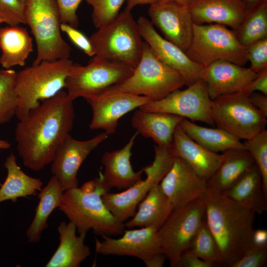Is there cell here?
Listing matches in <instances>:
<instances>
[{"mask_svg":"<svg viewBox=\"0 0 267 267\" xmlns=\"http://www.w3.org/2000/svg\"><path fill=\"white\" fill-rule=\"evenodd\" d=\"M73 101L61 90L19 120L15 139L25 167L40 171L51 163L57 148L73 128Z\"/></svg>","mask_w":267,"mask_h":267,"instance_id":"1","label":"cell"},{"mask_svg":"<svg viewBox=\"0 0 267 267\" xmlns=\"http://www.w3.org/2000/svg\"><path fill=\"white\" fill-rule=\"evenodd\" d=\"M201 198L206 223L219 249L220 267H232L252 246L255 213L209 187Z\"/></svg>","mask_w":267,"mask_h":267,"instance_id":"2","label":"cell"},{"mask_svg":"<svg viewBox=\"0 0 267 267\" xmlns=\"http://www.w3.org/2000/svg\"><path fill=\"white\" fill-rule=\"evenodd\" d=\"M109 191L99 172L94 179L64 191L58 209L75 225L79 233L92 230L101 236L120 235L125 229L124 223L115 218L102 198Z\"/></svg>","mask_w":267,"mask_h":267,"instance_id":"3","label":"cell"},{"mask_svg":"<svg viewBox=\"0 0 267 267\" xmlns=\"http://www.w3.org/2000/svg\"><path fill=\"white\" fill-rule=\"evenodd\" d=\"M73 63L69 58L43 61L17 73L15 91L18 106L15 116L18 120L65 88Z\"/></svg>","mask_w":267,"mask_h":267,"instance_id":"4","label":"cell"},{"mask_svg":"<svg viewBox=\"0 0 267 267\" xmlns=\"http://www.w3.org/2000/svg\"><path fill=\"white\" fill-rule=\"evenodd\" d=\"M90 37L93 57L125 64L134 69L142 54L144 42L131 11L125 9Z\"/></svg>","mask_w":267,"mask_h":267,"instance_id":"5","label":"cell"},{"mask_svg":"<svg viewBox=\"0 0 267 267\" xmlns=\"http://www.w3.org/2000/svg\"><path fill=\"white\" fill-rule=\"evenodd\" d=\"M25 21L36 44V56L32 64L69 58L71 47L61 35V21L55 0H28Z\"/></svg>","mask_w":267,"mask_h":267,"instance_id":"6","label":"cell"},{"mask_svg":"<svg viewBox=\"0 0 267 267\" xmlns=\"http://www.w3.org/2000/svg\"><path fill=\"white\" fill-rule=\"evenodd\" d=\"M184 85L185 81L181 75L161 61L144 42L141 57L131 75L106 90L145 96L154 100Z\"/></svg>","mask_w":267,"mask_h":267,"instance_id":"7","label":"cell"},{"mask_svg":"<svg viewBox=\"0 0 267 267\" xmlns=\"http://www.w3.org/2000/svg\"><path fill=\"white\" fill-rule=\"evenodd\" d=\"M185 53L204 67L221 60L241 66L248 61L246 47L240 43L235 32L218 24L194 23L192 38Z\"/></svg>","mask_w":267,"mask_h":267,"instance_id":"8","label":"cell"},{"mask_svg":"<svg viewBox=\"0 0 267 267\" xmlns=\"http://www.w3.org/2000/svg\"><path fill=\"white\" fill-rule=\"evenodd\" d=\"M155 157L151 164L144 167V179L137 182L119 193L106 192L102 198L107 209L121 222L124 223L134 214L137 205L150 189L160 183L170 169L176 157L171 145L154 146Z\"/></svg>","mask_w":267,"mask_h":267,"instance_id":"9","label":"cell"},{"mask_svg":"<svg viewBox=\"0 0 267 267\" xmlns=\"http://www.w3.org/2000/svg\"><path fill=\"white\" fill-rule=\"evenodd\" d=\"M133 70L121 63L92 57L86 65L73 64L66 80V92L73 100L86 99L122 82Z\"/></svg>","mask_w":267,"mask_h":267,"instance_id":"10","label":"cell"},{"mask_svg":"<svg viewBox=\"0 0 267 267\" xmlns=\"http://www.w3.org/2000/svg\"><path fill=\"white\" fill-rule=\"evenodd\" d=\"M211 115L214 125L239 140H247L265 129L267 120L240 92L212 100Z\"/></svg>","mask_w":267,"mask_h":267,"instance_id":"11","label":"cell"},{"mask_svg":"<svg viewBox=\"0 0 267 267\" xmlns=\"http://www.w3.org/2000/svg\"><path fill=\"white\" fill-rule=\"evenodd\" d=\"M205 218L204 203L199 198L174 208L157 230L162 250L175 267L181 254L187 250Z\"/></svg>","mask_w":267,"mask_h":267,"instance_id":"12","label":"cell"},{"mask_svg":"<svg viewBox=\"0 0 267 267\" xmlns=\"http://www.w3.org/2000/svg\"><path fill=\"white\" fill-rule=\"evenodd\" d=\"M212 102L206 85L201 79L184 89H176L166 96L152 100L139 108L147 111L174 114L191 121L213 125Z\"/></svg>","mask_w":267,"mask_h":267,"instance_id":"13","label":"cell"},{"mask_svg":"<svg viewBox=\"0 0 267 267\" xmlns=\"http://www.w3.org/2000/svg\"><path fill=\"white\" fill-rule=\"evenodd\" d=\"M86 100L92 111L89 128L103 130L109 135L116 132L119 120L123 116L153 100L145 96L109 90Z\"/></svg>","mask_w":267,"mask_h":267,"instance_id":"14","label":"cell"},{"mask_svg":"<svg viewBox=\"0 0 267 267\" xmlns=\"http://www.w3.org/2000/svg\"><path fill=\"white\" fill-rule=\"evenodd\" d=\"M108 134L105 132L92 138L80 140L69 134L57 148L51 162V172L64 191L78 186L79 170L87 157L104 141Z\"/></svg>","mask_w":267,"mask_h":267,"instance_id":"15","label":"cell"},{"mask_svg":"<svg viewBox=\"0 0 267 267\" xmlns=\"http://www.w3.org/2000/svg\"><path fill=\"white\" fill-rule=\"evenodd\" d=\"M136 22L142 39L161 61L181 75L185 85L189 86L202 79L203 66L193 61L185 52L162 37L146 17H139Z\"/></svg>","mask_w":267,"mask_h":267,"instance_id":"16","label":"cell"},{"mask_svg":"<svg viewBox=\"0 0 267 267\" xmlns=\"http://www.w3.org/2000/svg\"><path fill=\"white\" fill-rule=\"evenodd\" d=\"M148 15L164 38L186 51L192 38L194 24L188 7L173 0H162L150 4Z\"/></svg>","mask_w":267,"mask_h":267,"instance_id":"17","label":"cell"},{"mask_svg":"<svg viewBox=\"0 0 267 267\" xmlns=\"http://www.w3.org/2000/svg\"><path fill=\"white\" fill-rule=\"evenodd\" d=\"M101 237V241L95 238V249L97 253L102 255L130 256L144 262L152 255L163 252L157 229L153 227L125 229L123 235L118 238L106 235Z\"/></svg>","mask_w":267,"mask_h":267,"instance_id":"18","label":"cell"},{"mask_svg":"<svg viewBox=\"0 0 267 267\" xmlns=\"http://www.w3.org/2000/svg\"><path fill=\"white\" fill-rule=\"evenodd\" d=\"M159 184L174 208L201 198L208 187L205 179L184 160L177 156Z\"/></svg>","mask_w":267,"mask_h":267,"instance_id":"19","label":"cell"},{"mask_svg":"<svg viewBox=\"0 0 267 267\" xmlns=\"http://www.w3.org/2000/svg\"><path fill=\"white\" fill-rule=\"evenodd\" d=\"M258 75L245 68L225 60H218L204 68L202 79L211 100L240 92Z\"/></svg>","mask_w":267,"mask_h":267,"instance_id":"20","label":"cell"},{"mask_svg":"<svg viewBox=\"0 0 267 267\" xmlns=\"http://www.w3.org/2000/svg\"><path fill=\"white\" fill-rule=\"evenodd\" d=\"M188 8L194 24H218L234 32L248 12L240 0H196Z\"/></svg>","mask_w":267,"mask_h":267,"instance_id":"21","label":"cell"},{"mask_svg":"<svg viewBox=\"0 0 267 267\" xmlns=\"http://www.w3.org/2000/svg\"><path fill=\"white\" fill-rule=\"evenodd\" d=\"M138 134L135 132L122 148L105 152L101 158L104 181L110 190L112 188L125 190L142 179L143 170L134 172L131 163L132 150Z\"/></svg>","mask_w":267,"mask_h":267,"instance_id":"22","label":"cell"},{"mask_svg":"<svg viewBox=\"0 0 267 267\" xmlns=\"http://www.w3.org/2000/svg\"><path fill=\"white\" fill-rule=\"evenodd\" d=\"M172 148L175 156L184 160L207 181L221 164L223 155L209 150L192 140L180 128H176Z\"/></svg>","mask_w":267,"mask_h":267,"instance_id":"23","label":"cell"},{"mask_svg":"<svg viewBox=\"0 0 267 267\" xmlns=\"http://www.w3.org/2000/svg\"><path fill=\"white\" fill-rule=\"evenodd\" d=\"M59 244L46 267H79L90 255L89 246L85 244L87 232L76 234L77 228L72 222L64 221L57 226Z\"/></svg>","mask_w":267,"mask_h":267,"instance_id":"24","label":"cell"},{"mask_svg":"<svg viewBox=\"0 0 267 267\" xmlns=\"http://www.w3.org/2000/svg\"><path fill=\"white\" fill-rule=\"evenodd\" d=\"M183 118L167 113L151 112L138 108L131 119L136 132L151 138L159 146H170L176 128Z\"/></svg>","mask_w":267,"mask_h":267,"instance_id":"25","label":"cell"},{"mask_svg":"<svg viewBox=\"0 0 267 267\" xmlns=\"http://www.w3.org/2000/svg\"><path fill=\"white\" fill-rule=\"evenodd\" d=\"M174 207L159 184L152 187L137 205L134 215L124 222L125 227H153L157 230Z\"/></svg>","mask_w":267,"mask_h":267,"instance_id":"26","label":"cell"},{"mask_svg":"<svg viewBox=\"0 0 267 267\" xmlns=\"http://www.w3.org/2000/svg\"><path fill=\"white\" fill-rule=\"evenodd\" d=\"M222 193L255 214H262L267 210V198L263 191L261 174L255 164Z\"/></svg>","mask_w":267,"mask_h":267,"instance_id":"27","label":"cell"},{"mask_svg":"<svg viewBox=\"0 0 267 267\" xmlns=\"http://www.w3.org/2000/svg\"><path fill=\"white\" fill-rule=\"evenodd\" d=\"M33 46L32 38L24 27L8 25L0 28V64L3 69L24 66Z\"/></svg>","mask_w":267,"mask_h":267,"instance_id":"28","label":"cell"},{"mask_svg":"<svg viewBox=\"0 0 267 267\" xmlns=\"http://www.w3.org/2000/svg\"><path fill=\"white\" fill-rule=\"evenodd\" d=\"M219 166L208 180V187L223 193L230 188L239 178L255 164L246 149H233L222 153Z\"/></svg>","mask_w":267,"mask_h":267,"instance_id":"29","label":"cell"},{"mask_svg":"<svg viewBox=\"0 0 267 267\" xmlns=\"http://www.w3.org/2000/svg\"><path fill=\"white\" fill-rule=\"evenodd\" d=\"M4 166L7 176L0 186V203L8 200L14 203L19 198L36 195L42 188V180L25 174L17 164L13 153L7 157Z\"/></svg>","mask_w":267,"mask_h":267,"instance_id":"30","label":"cell"},{"mask_svg":"<svg viewBox=\"0 0 267 267\" xmlns=\"http://www.w3.org/2000/svg\"><path fill=\"white\" fill-rule=\"evenodd\" d=\"M64 190L57 178L52 176L38 193L39 199L33 220L26 231L29 242H39L43 231L48 227L47 220L61 204Z\"/></svg>","mask_w":267,"mask_h":267,"instance_id":"31","label":"cell"},{"mask_svg":"<svg viewBox=\"0 0 267 267\" xmlns=\"http://www.w3.org/2000/svg\"><path fill=\"white\" fill-rule=\"evenodd\" d=\"M179 126L192 140L211 151L245 149L240 140L220 128L202 127L185 118L180 121Z\"/></svg>","mask_w":267,"mask_h":267,"instance_id":"32","label":"cell"},{"mask_svg":"<svg viewBox=\"0 0 267 267\" xmlns=\"http://www.w3.org/2000/svg\"><path fill=\"white\" fill-rule=\"evenodd\" d=\"M234 32L240 43L246 47L257 41L267 38V0L248 11L239 28Z\"/></svg>","mask_w":267,"mask_h":267,"instance_id":"33","label":"cell"},{"mask_svg":"<svg viewBox=\"0 0 267 267\" xmlns=\"http://www.w3.org/2000/svg\"><path fill=\"white\" fill-rule=\"evenodd\" d=\"M17 72L11 69L0 70V125L16 115L18 97L15 91Z\"/></svg>","mask_w":267,"mask_h":267,"instance_id":"34","label":"cell"},{"mask_svg":"<svg viewBox=\"0 0 267 267\" xmlns=\"http://www.w3.org/2000/svg\"><path fill=\"white\" fill-rule=\"evenodd\" d=\"M188 250L213 267L220 266V256L218 246L207 226L205 218Z\"/></svg>","mask_w":267,"mask_h":267,"instance_id":"35","label":"cell"},{"mask_svg":"<svg viewBox=\"0 0 267 267\" xmlns=\"http://www.w3.org/2000/svg\"><path fill=\"white\" fill-rule=\"evenodd\" d=\"M243 143L260 172L263 191L267 198V131L264 129Z\"/></svg>","mask_w":267,"mask_h":267,"instance_id":"36","label":"cell"},{"mask_svg":"<svg viewBox=\"0 0 267 267\" xmlns=\"http://www.w3.org/2000/svg\"><path fill=\"white\" fill-rule=\"evenodd\" d=\"M125 0H86L92 7L91 19L94 26L98 29L113 21Z\"/></svg>","mask_w":267,"mask_h":267,"instance_id":"37","label":"cell"},{"mask_svg":"<svg viewBox=\"0 0 267 267\" xmlns=\"http://www.w3.org/2000/svg\"><path fill=\"white\" fill-rule=\"evenodd\" d=\"M0 18L10 26L25 24V4L20 0H0Z\"/></svg>","mask_w":267,"mask_h":267,"instance_id":"38","label":"cell"},{"mask_svg":"<svg viewBox=\"0 0 267 267\" xmlns=\"http://www.w3.org/2000/svg\"><path fill=\"white\" fill-rule=\"evenodd\" d=\"M246 48L250 69L257 74L267 69V38L251 44Z\"/></svg>","mask_w":267,"mask_h":267,"instance_id":"39","label":"cell"},{"mask_svg":"<svg viewBox=\"0 0 267 267\" xmlns=\"http://www.w3.org/2000/svg\"><path fill=\"white\" fill-rule=\"evenodd\" d=\"M267 261V247L252 245L232 267H262Z\"/></svg>","mask_w":267,"mask_h":267,"instance_id":"40","label":"cell"},{"mask_svg":"<svg viewBox=\"0 0 267 267\" xmlns=\"http://www.w3.org/2000/svg\"><path fill=\"white\" fill-rule=\"evenodd\" d=\"M83 0H55L60 14L61 23L68 24L77 28L79 21L77 13Z\"/></svg>","mask_w":267,"mask_h":267,"instance_id":"41","label":"cell"},{"mask_svg":"<svg viewBox=\"0 0 267 267\" xmlns=\"http://www.w3.org/2000/svg\"><path fill=\"white\" fill-rule=\"evenodd\" d=\"M61 32L65 33L71 41L86 54L92 57L94 52L89 40L84 34L72 26L61 23L60 25Z\"/></svg>","mask_w":267,"mask_h":267,"instance_id":"42","label":"cell"},{"mask_svg":"<svg viewBox=\"0 0 267 267\" xmlns=\"http://www.w3.org/2000/svg\"><path fill=\"white\" fill-rule=\"evenodd\" d=\"M256 91L267 95V69L258 73L257 77L240 92L248 96Z\"/></svg>","mask_w":267,"mask_h":267,"instance_id":"43","label":"cell"},{"mask_svg":"<svg viewBox=\"0 0 267 267\" xmlns=\"http://www.w3.org/2000/svg\"><path fill=\"white\" fill-rule=\"evenodd\" d=\"M175 267H213V266L187 249L181 254Z\"/></svg>","mask_w":267,"mask_h":267,"instance_id":"44","label":"cell"},{"mask_svg":"<svg viewBox=\"0 0 267 267\" xmlns=\"http://www.w3.org/2000/svg\"><path fill=\"white\" fill-rule=\"evenodd\" d=\"M247 97L250 102L267 117V95L255 92Z\"/></svg>","mask_w":267,"mask_h":267,"instance_id":"45","label":"cell"},{"mask_svg":"<svg viewBox=\"0 0 267 267\" xmlns=\"http://www.w3.org/2000/svg\"><path fill=\"white\" fill-rule=\"evenodd\" d=\"M252 245L267 247V231L266 229H254L252 237Z\"/></svg>","mask_w":267,"mask_h":267,"instance_id":"46","label":"cell"},{"mask_svg":"<svg viewBox=\"0 0 267 267\" xmlns=\"http://www.w3.org/2000/svg\"><path fill=\"white\" fill-rule=\"evenodd\" d=\"M166 259V255L161 252L152 255L143 262L147 267H162Z\"/></svg>","mask_w":267,"mask_h":267,"instance_id":"47","label":"cell"},{"mask_svg":"<svg viewBox=\"0 0 267 267\" xmlns=\"http://www.w3.org/2000/svg\"><path fill=\"white\" fill-rule=\"evenodd\" d=\"M162 0H126L127 4L125 9L131 11V10L140 4H153Z\"/></svg>","mask_w":267,"mask_h":267,"instance_id":"48","label":"cell"},{"mask_svg":"<svg viewBox=\"0 0 267 267\" xmlns=\"http://www.w3.org/2000/svg\"><path fill=\"white\" fill-rule=\"evenodd\" d=\"M248 11L260 5L267 0H240Z\"/></svg>","mask_w":267,"mask_h":267,"instance_id":"49","label":"cell"},{"mask_svg":"<svg viewBox=\"0 0 267 267\" xmlns=\"http://www.w3.org/2000/svg\"><path fill=\"white\" fill-rule=\"evenodd\" d=\"M173 0L176 1V2L182 5L188 7L196 0Z\"/></svg>","mask_w":267,"mask_h":267,"instance_id":"50","label":"cell"},{"mask_svg":"<svg viewBox=\"0 0 267 267\" xmlns=\"http://www.w3.org/2000/svg\"><path fill=\"white\" fill-rule=\"evenodd\" d=\"M10 146L11 144L8 141L0 139V149H7Z\"/></svg>","mask_w":267,"mask_h":267,"instance_id":"51","label":"cell"},{"mask_svg":"<svg viewBox=\"0 0 267 267\" xmlns=\"http://www.w3.org/2000/svg\"><path fill=\"white\" fill-rule=\"evenodd\" d=\"M20 0L25 5L28 1V0Z\"/></svg>","mask_w":267,"mask_h":267,"instance_id":"52","label":"cell"},{"mask_svg":"<svg viewBox=\"0 0 267 267\" xmlns=\"http://www.w3.org/2000/svg\"><path fill=\"white\" fill-rule=\"evenodd\" d=\"M1 23H4V22L2 19L0 18V24H1Z\"/></svg>","mask_w":267,"mask_h":267,"instance_id":"53","label":"cell"},{"mask_svg":"<svg viewBox=\"0 0 267 267\" xmlns=\"http://www.w3.org/2000/svg\"><path fill=\"white\" fill-rule=\"evenodd\" d=\"M1 183L0 182V186L1 185Z\"/></svg>","mask_w":267,"mask_h":267,"instance_id":"54","label":"cell"}]
</instances>
